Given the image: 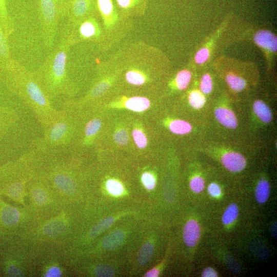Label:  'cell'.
Masks as SVG:
<instances>
[{
	"instance_id": "2e32d148",
	"label": "cell",
	"mask_w": 277,
	"mask_h": 277,
	"mask_svg": "<svg viewBox=\"0 0 277 277\" xmlns=\"http://www.w3.org/2000/svg\"><path fill=\"white\" fill-rule=\"evenodd\" d=\"M0 25L8 37L13 32L14 27L8 13L7 0H0Z\"/></svg>"
},
{
	"instance_id": "4dcf8cb0",
	"label": "cell",
	"mask_w": 277,
	"mask_h": 277,
	"mask_svg": "<svg viewBox=\"0 0 277 277\" xmlns=\"http://www.w3.org/2000/svg\"><path fill=\"white\" fill-rule=\"evenodd\" d=\"M189 187L194 193H201L205 189V181L201 176L195 175L191 179L189 182Z\"/></svg>"
},
{
	"instance_id": "ee69618b",
	"label": "cell",
	"mask_w": 277,
	"mask_h": 277,
	"mask_svg": "<svg viewBox=\"0 0 277 277\" xmlns=\"http://www.w3.org/2000/svg\"><path fill=\"white\" fill-rule=\"evenodd\" d=\"M159 270L156 268H154L146 273L144 276L155 277L159 275Z\"/></svg>"
},
{
	"instance_id": "8fae6325",
	"label": "cell",
	"mask_w": 277,
	"mask_h": 277,
	"mask_svg": "<svg viewBox=\"0 0 277 277\" xmlns=\"http://www.w3.org/2000/svg\"><path fill=\"white\" fill-rule=\"evenodd\" d=\"M221 161L223 166L232 172L241 171L246 165L245 157L240 153L234 151L224 153L222 156Z\"/></svg>"
},
{
	"instance_id": "3957f363",
	"label": "cell",
	"mask_w": 277,
	"mask_h": 277,
	"mask_svg": "<svg viewBox=\"0 0 277 277\" xmlns=\"http://www.w3.org/2000/svg\"><path fill=\"white\" fill-rule=\"evenodd\" d=\"M78 116L72 101L64 103L57 117L43 129V136L32 143L31 150L43 155L66 156L73 150Z\"/></svg>"
},
{
	"instance_id": "60d3db41",
	"label": "cell",
	"mask_w": 277,
	"mask_h": 277,
	"mask_svg": "<svg viewBox=\"0 0 277 277\" xmlns=\"http://www.w3.org/2000/svg\"><path fill=\"white\" fill-rule=\"evenodd\" d=\"M140 0H116L118 6L123 9H129L136 5Z\"/></svg>"
},
{
	"instance_id": "74e56055",
	"label": "cell",
	"mask_w": 277,
	"mask_h": 277,
	"mask_svg": "<svg viewBox=\"0 0 277 277\" xmlns=\"http://www.w3.org/2000/svg\"><path fill=\"white\" fill-rule=\"evenodd\" d=\"M114 139L116 143L120 145H125L127 144L129 137L125 130H120L116 131L114 134Z\"/></svg>"
},
{
	"instance_id": "6da1fadb",
	"label": "cell",
	"mask_w": 277,
	"mask_h": 277,
	"mask_svg": "<svg viewBox=\"0 0 277 277\" xmlns=\"http://www.w3.org/2000/svg\"><path fill=\"white\" fill-rule=\"evenodd\" d=\"M0 76L7 87L30 108L43 130L58 115L37 82L33 71L12 59L0 68Z\"/></svg>"
},
{
	"instance_id": "cb8c5ba5",
	"label": "cell",
	"mask_w": 277,
	"mask_h": 277,
	"mask_svg": "<svg viewBox=\"0 0 277 277\" xmlns=\"http://www.w3.org/2000/svg\"><path fill=\"white\" fill-rule=\"evenodd\" d=\"M239 209L235 203L230 204L224 210L222 216L223 225L228 227L234 224L238 219Z\"/></svg>"
},
{
	"instance_id": "603a6c76",
	"label": "cell",
	"mask_w": 277,
	"mask_h": 277,
	"mask_svg": "<svg viewBox=\"0 0 277 277\" xmlns=\"http://www.w3.org/2000/svg\"><path fill=\"white\" fill-rule=\"evenodd\" d=\"M253 108L255 114L263 122L268 123L272 120V113L269 107L263 101L254 102Z\"/></svg>"
},
{
	"instance_id": "4fadbf2b",
	"label": "cell",
	"mask_w": 277,
	"mask_h": 277,
	"mask_svg": "<svg viewBox=\"0 0 277 277\" xmlns=\"http://www.w3.org/2000/svg\"><path fill=\"white\" fill-rule=\"evenodd\" d=\"M254 41L259 46L266 50L272 52L276 51V37L269 31H258L254 36Z\"/></svg>"
},
{
	"instance_id": "9a60e30c",
	"label": "cell",
	"mask_w": 277,
	"mask_h": 277,
	"mask_svg": "<svg viewBox=\"0 0 277 277\" xmlns=\"http://www.w3.org/2000/svg\"><path fill=\"white\" fill-rule=\"evenodd\" d=\"M214 114L216 120L225 127L233 129L238 125V121L235 114L227 108L218 107L215 109Z\"/></svg>"
},
{
	"instance_id": "f35d334b",
	"label": "cell",
	"mask_w": 277,
	"mask_h": 277,
	"mask_svg": "<svg viewBox=\"0 0 277 277\" xmlns=\"http://www.w3.org/2000/svg\"><path fill=\"white\" fill-rule=\"evenodd\" d=\"M209 51L206 48H203L199 50L195 54V61L199 64L204 63L208 59Z\"/></svg>"
},
{
	"instance_id": "8d00e7d4",
	"label": "cell",
	"mask_w": 277,
	"mask_h": 277,
	"mask_svg": "<svg viewBox=\"0 0 277 277\" xmlns=\"http://www.w3.org/2000/svg\"><path fill=\"white\" fill-rule=\"evenodd\" d=\"M142 181L145 187L148 189H152L155 186L154 176L149 172H144L142 175Z\"/></svg>"
},
{
	"instance_id": "5b68a950",
	"label": "cell",
	"mask_w": 277,
	"mask_h": 277,
	"mask_svg": "<svg viewBox=\"0 0 277 277\" xmlns=\"http://www.w3.org/2000/svg\"><path fill=\"white\" fill-rule=\"evenodd\" d=\"M26 190L27 196L37 211L47 209L51 206L53 196H55L47 182L34 172L27 184Z\"/></svg>"
},
{
	"instance_id": "ac0fdd59",
	"label": "cell",
	"mask_w": 277,
	"mask_h": 277,
	"mask_svg": "<svg viewBox=\"0 0 277 277\" xmlns=\"http://www.w3.org/2000/svg\"><path fill=\"white\" fill-rule=\"evenodd\" d=\"M125 106L135 112H142L147 109L150 105L149 100L143 96H133L126 99Z\"/></svg>"
},
{
	"instance_id": "30bf717a",
	"label": "cell",
	"mask_w": 277,
	"mask_h": 277,
	"mask_svg": "<svg viewBox=\"0 0 277 277\" xmlns=\"http://www.w3.org/2000/svg\"><path fill=\"white\" fill-rule=\"evenodd\" d=\"M18 120V115L13 109L0 106V141Z\"/></svg>"
},
{
	"instance_id": "e0dca14e",
	"label": "cell",
	"mask_w": 277,
	"mask_h": 277,
	"mask_svg": "<svg viewBox=\"0 0 277 277\" xmlns=\"http://www.w3.org/2000/svg\"><path fill=\"white\" fill-rule=\"evenodd\" d=\"M271 192L270 185L265 179L260 180L255 188L254 196L260 204H264L268 200Z\"/></svg>"
},
{
	"instance_id": "e575fe53",
	"label": "cell",
	"mask_w": 277,
	"mask_h": 277,
	"mask_svg": "<svg viewBox=\"0 0 277 277\" xmlns=\"http://www.w3.org/2000/svg\"><path fill=\"white\" fill-rule=\"evenodd\" d=\"M207 190L209 196L214 199L221 197L223 193L221 187L214 182L211 183L208 185Z\"/></svg>"
},
{
	"instance_id": "277c9868",
	"label": "cell",
	"mask_w": 277,
	"mask_h": 277,
	"mask_svg": "<svg viewBox=\"0 0 277 277\" xmlns=\"http://www.w3.org/2000/svg\"><path fill=\"white\" fill-rule=\"evenodd\" d=\"M65 0H36L43 41L48 49L54 47L58 24L63 18Z\"/></svg>"
},
{
	"instance_id": "7bdbcfd3",
	"label": "cell",
	"mask_w": 277,
	"mask_h": 277,
	"mask_svg": "<svg viewBox=\"0 0 277 277\" xmlns=\"http://www.w3.org/2000/svg\"><path fill=\"white\" fill-rule=\"evenodd\" d=\"M7 272L10 276H22L23 275V271L14 265H10L8 268Z\"/></svg>"
},
{
	"instance_id": "836d02e7",
	"label": "cell",
	"mask_w": 277,
	"mask_h": 277,
	"mask_svg": "<svg viewBox=\"0 0 277 277\" xmlns=\"http://www.w3.org/2000/svg\"><path fill=\"white\" fill-rule=\"evenodd\" d=\"M212 88L213 83L211 76L208 73L204 74L200 83L201 91L204 94H208L211 92Z\"/></svg>"
},
{
	"instance_id": "7a4b0ae2",
	"label": "cell",
	"mask_w": 277,
	"mask_h": 277,
	"mask_svg": "<svg viewBox=\"0 0 277 277\" xmlns=\"http://www.w3.org/2000/svg\"><path fill=\"white\" fill-rule=\"evenodd\" d=\"M71 45L61 36L43 64L33 71L37 82L54 107L55 102L62 101L63 105L70 100L75 91L67 69L68 53Z\"/></svg>"
},
{
	"instance_id": "b9f144b4",
	"label": "cell",
	"mask_w": 277,
	"mask_h": 277,
	"mask_svg": "<svg viewBox=\"0 0 277 277\" xmlns=\"http://www.w3.org/2000/svg\"><path fill=\"white\" fill-rule=\"evenodd\" d=\"M218 276V272L212 267L205 268L201 273L202 277H217Z\"/></svg>"
},
{
	"instance_id": "5bb4252c",
	"label": "cell",
	"mask_w": 277,
	"mask_h": 277,
	"mask_svg": "<svg viewBox=\"0 0 277 277\" xmlns=\"http://www.w3.org/2000/svg\"><path fill=\"white\" fill-rule=\"evenodd\" d=\"M1 220L8 226H13L23 220L24 214L18 208L7 206L1 211Z\"/></svg>"
},
{
	"instance_id": "52a82bcc",
	"label": "cell",
	"mask_w": 277,
	"mask_h": 277,
	"mask_svg": "<svg viewBox=\"0 0 277 277\" xmlns=\"http://www.w3.org/2000/svg\"><path fill=\"white\" fill-rule=\"evenodd\" d=\"M95 2L105 28L108 29L111 28L118 20L112 0H95Z\"/></svg>"
},
{
	"instance_id": "484cf974",
	"label": "cell",
	"mask_w": 277,
	"mask_h": 277,
	"mask_svg": "<svg viewBox=\"0 0 277 277\" xmlns=\"http://www.w3.org/2000/svg\"><path fill=\"white\" fill-rule=\"evenodd\" d=\"M226 80L230 88L235 91H242L246 85V81L244 78L233 73L228 74Z\"/></svg>"
},
{
	"instance_id": "8992f818",
	"label": "cell",
	"mask_w": 277,
	"mask_h": 277,
	"mask_svg": "<svg viewBox=\"0 0 277 277\" xmlns=\"http://www.w3.org/2000/svg\"><path fill=\"white\" fill-rule=\"evenodd\" d=\"M95 0H65L63 18L67 24H73L92 15Z\"/></svg>"
},
{
	"instance_id": "7c38bea8",
	"label": "cell",
	"mask_w": 277,
	"mask_h": 277,
	"mask_svg": "<svg viewBox=\"0 0 277 277\" xmlns=\"http://www.w3.org/2000/svg\"><path fill=\"white\" fill-rule=\"evenodd\" d=\"M65 217H56L47 222L41 228V232L47 236H55L63 234L67 228Z\"/></svg>"
},
{
	"instance_id": "d6986e66",
	"label": "cell",
	"mask_w": 277,
	"mask_h": 277,
	"mask_svg": "<svg viewBox=\"0 0 277 277\" xmlns=\"http://www.w3.org/2000/svg\"><path fill=\"white\" fill-rule=\"evenodd\" d=\"M111 83L110 78L102 80L95 84L92 87L84 101L96 99L104 94L109 88Z\"/></svg>"
},
{
	"instance_id": "7402d4cb",
	"label": "cell",
	"mask_w": 277,
	"mask_h": 277,
	"mask_svg": "<svg viewBox=\"0 0 277 277\" xmlns=\"http://www.w3.org/2000/svg\"><path fill=\"white\" fill-rule=\"evenodd\" d=\"M125 78L129 84L136 86L144 84L148 80L145 72L136 68H132L128 70L125 74Z\"/></svg>"
},
{
	"instance_id": "f546056e",
	"label": "cell",
	"mask_w": 277,
	"mask_h": 277,
	"mask_svg": "<svg viewBox=\"0 0 277 277\" xmlns=\"http://www.w3.org/2000/svg\"><path fill=\"white\" fill-rule=\"evenodd\" d=\"M114 218L107 217L98 223L89 232V236L91 238L97 236L103 232L114 222Z\"/></svg>"
},
{
	"instance_id": "83f0119b",
	"label": "cell",
	"mask_w": 277,
	"mask_h": 277,
	"mask_svg": "<svg viewBox=\"0 0 277 277\" xmlns=\"http://www.w3.org/2000/svg\"><path fill=\"white\" fill-rule=\"evenodd\" d=\"M191 78L190 72L186 69L180 71L175 78L176 87L179 90L185 89L188 86Z\"/></svg>"
},
{
	"instance_id": "ba28073f",
	"label": "cell",
	"mask_w": 277,
	"mask_h": 277,
	"mask_svg": "<svg viewBox=\"0 0 277 277\" xmlns=\"http://www.w3.org/2000/svg\"><path fill=\"white\" fill-rule=\"evenodd\" d=\"M101 120L97 117H93L88 120L83 126L82 134L76 135L82 137L80 138V146H86L90 144V142L94 140L102 127Z\"/></svg>"
},
{
	"instance_id": "ffe728a7",
	"label": "cell",
	"mask_w": 277,
	"mask_h": 277,
	"mask_svg": "<svg viewBox=\"0 0 277 277\" xmlns=\"http://www.w3.org/2000/svg\"><path fill=\"white\" fill-rule=\"evenodd\" d=\"M7 38L0 25V68L6 66L12 60L8 45Z\"/></svg>"
},
{
	"instance_id": "f1b7e54d",
	"label": "cell",
	"mask_w": 277,
	"mask_h": 277,
	"mask_svg": "<svg viewBox=\"0 0 277 277\" xmlns=\"http://www.w3.org/2000/svg\"><path fill=\"white\" fill-rule=\"evenodd\" d=\"M188 101L190 105L194 108H201L205 104L206 99L200 91L194 90L189 94Z\"/></svg>"
},
{
	"instance_id": "1f68e13d",
	"label": "cell",
	"mask_w": 277,
	"mask_h": 277,
	"mask_svg": "<svg viewBox=\"0 0 277 277\" xmlns=\"http://www.w3.org/2000/svg\"><path fill=\"white\" fill-rule=\"evenodd\" d=\"M106 187L111 194L114 195H120L123 192V187L118 181L114 180H109L106 183Z\"/></svg>"
},
{
	"instance_id": "ab89813d",
	"label": "cell",
	"mask_w": 277,
	"mask_h": 277,
	"mask_svg": "<svg viewBox=\"0 0 277 277\" xmlns=\"http://www.w3.org/2000/svg\"><path fill=\"white\" fill-rule=\"evenodd\" d=\"M62 274V271L60 267L56 265H51L45 271L44 276L47 277H57L61 276Z\"/></svg>"
},
{
	"instance_id": "44dd1931",
	"label": "cell",
	"mask_w": 277,
	"mask_h": 277,
	"mask_svg": "<svg viewBox=\"0 0 277 277\" xmlns=\"http://www.w3.org/2000/svg\"><path fill=\"white\" fill-rule=\"evenodd\" d=\"M124 239V234L120 230L110 233L103 240L102 246L107 250L115 248L121 244Z\"/></svg>"
},
{
	"instance_id": "d4e9b609",
	"label": "cell",
	"mask_w": 277,
	"mask_h": 277,
	"mask_svg": "<svg viewBox=\"0 0 277 277\" xmlns=\"http://www.w3.org/2000/svg\"><path fill=\"white\" fill-rule=\"evenodd\" d=\"M169 128L171 132L177 134H186L192 129V127L189 123L181 120L172 121L169 124Z\"/></svg>"
},
{
	"instance_id": "d590c367",
	"label": "cell",
	"mask_w": 277,
	"mask_h": 277,
	"mask_svg": "<svg viewBox=\"0 0 277 277\" xmlns=\"http://www.w3.org/2000/svg\"><path fill=\"white\" fill-rule=\"evenodd\" d=\"M94 273L97 276H112L114 274V271L108 266L99 265L95 268Z\"/></svg>"
},
{
	"instance_id": "d6a6232c",
	"label": "cell",
	"mask_w": 277,
	"mask_h": 277,
	"mask_svg": "<svg viewBox=\"0 0 277 277\" xmlns=\"http://www.w3.org/2000/svg\"><path fill=\"white\" fill-rule=\"evenodd\" d=\"M132 135L135 144L138 148H143L146 146L147 138L143 131L138 129H134Z\"/></svg>"
},
{
	"instance_id": "9c48e42d",
	"label": "cell",
	"mask_w": 277,
	"mask_h": 277,
	"mask_svg": "<svg viewBox=\"0 0 277 277\" xmlns=\"http://www.w3.org/2000/svg\"><path fill=\"white\" fill-rule=\"evenodd\" d=\"M183 235L187 246L191 248L196 246L201 235V228L199 222L194 219L188 220L184 227Z\"/></svg>"
},
{
	"instance_id": "4316f807",
	"label": "cell",
	"mask_w": 277,
	"mask_h": 277,
	"mask_svg": "<svg viewBox=\"0 0 277 277\" xmlns=\"http://www.w3.org/2000/svg\"><path fill=\"white\" fill-rule=\"evenodd\" d=\"M153 251V246L150 242L145 243L141 248L138 255V262L143 266L148 262Z\"/></svg>"
}]
</instances>
